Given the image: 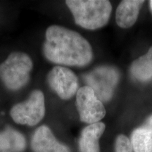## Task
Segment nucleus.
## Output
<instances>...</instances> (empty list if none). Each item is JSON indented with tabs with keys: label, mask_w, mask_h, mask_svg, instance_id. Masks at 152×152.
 Returning <instances> with one entry per match:
<instances>
[{
	"label": "nucleus",
	"mask_w": 152,
	"mask_h": 152,
	"mask_svg": "<svg viewBox=\"0 0 152 152\" xmlns=\"http://www.w3.org/2000/svg\"><path fill=\"white\" fill-rule=\"evenodd\" d=\"M44 54L54 64L71 66H86L93 57L92 47L85 38L58 26H52L47 30Z\"/></svg>",
	"instance_id": "f257e3e1"
},
{
	"label": "nucleus",
	"mask_w": 152,
	"mask_h": 152,
	"mask_svg": "<svg viewBox=\"0 0 152 152\" xmlns=\"http://www.w3.org/2000/svg\"><path fill=\"white\" fill-rule=\"evenodd\" d=\"M66 3L75 23L87 30L104 27L111 14V4L106 0H68Z\"/></svg>",
	"instance_id": "f03ea898"
},
{
	"label": "nucleus",
	"mask_w": 152,
	"mask_h": 152,
	"mask_svg": "<svg viewBox=\"0 0 152 152\" xmlns=\"http://www.w3.org/2000/svg\"><path fill=\"white\" fill-rule=\"evenodd\" d=\"M33 62L27 54L14 52L0 65V78L9 89L17 90L27 84Z\"/></svg>",
	"instance_id": "7ed1b4c3"
},
{
	"label": "nucleus",
	"mask_w": 152,
	"mask_h": 152,
	"mask_svg": "<svg viewBox=\"0 0 152 152\" xmlns=\"http://www.w3.org/2000/svg\"><path fill=\"white\" fill-rule=\"evenodd\" d=\"M45 96L40 90L32 92L26 102L15 105L11 110V116L16 123L34 126L45 116Z\"/></svg>",
	"instance_id": "20e7f679"
},
{
	"label": "nucleus",
	"mask_w": 152,
	"mask_h": 152,
	"mask_svg": "<svg viewBox=\"0 0 152 152\" xmlns=\"http://www.w3.org/2000/svg\"><path fill=\"white\" fill-rule=\"evenodd\" d=\"M76 106L83 122L93 124L103 119L106 109L102 101L88 86L80 88L76 93Z\"/></svg>",
	"instance_id": "39448f33"
},
{
	"label": "nucleus",
	"mask_w": 152,
	"mask_h": 152,
	"mask_svg": "<svg viewBox=\"0 0 152 152\" xmlns=\"http://www.w3.org/2000/svg\"><path fill=\"white\" fill-rule=\"evenodd\" d=\"M118 80V72L110 67L96 68L85 76V81L99 100L110 99Z\"/></svg>",
	"instance_id": "423d86ee"
},
{
	"label": "nucleus",
	"mask_w": 152,
	"mask_h": 152,
	"mask_svg": "<svg viewBox=\"0 0 152 152\" xmlns=\"http://www.w3.org/2000/svg\"><path fill=\"white\" fill-rule=\"evenodd\" d=\"M49 86L62 99H69L78 90V80L73 71L64 66H57L48 75Z\"/></svg>",
	"instance_id": "0eeeda50"
},
{
	"label": "nucleus",
	"mask_w": 152,
	"mask_h": 152,
	"mask_svg": "<svg viewBox=\"0 0 152 152\" xmlns=\"http://www.w3.org/2000/svg\"><path fill=\"white\" fill-rule=\"evenodd\" d=\"M31 146L34 152H70L68 148L58 142L52 130L45 125L36 130Z\"/></svg>",
	"instance_id": "6e6552de"
},
{
	"label": "nucleus",
	"mask_w": 152,
	"mask_h": 152,
	"mask_svg": "<svg viewBox=\"0 0 152 152\" xmlns=\"http://www.w3.org/2000/svg\"><path fill=\"white\" fill-rule=\"evenodd\" d=\"M105 129V124L102 122L90 124L83 129L78 142L80 151L100 152L99 140Z\"/></svg>",
	"instance_id": "1a4fd4ad"
},
{
	"label": "nucleus",
	"mask_w": 152,
	"mask_h": 152,
	"mask_svg": "<svg viewBox=\"0 0 152 152\" xmlns=\"http://www.w3.org/2000/svg\"><path fill=\"white\" fill-rule=\"evenodd\" d=\"M144 1L124 0L118 7L115 13V21L119 27L128 28L135 23L139 13Z\"/></svg>",
	"instance_id": "9d476101"
},
{
	"label": "nucleus",
	"mask_w": 152,
	"mask_h": 152,
	"mask_svg": "<svg viewBox=\"0 0 152 152\" xmlns=\"http://www.w3.org/2000/svg\"><path fill=\"white\" fill-rule=\"evenodd\" d=\"M130 140L134 152H152V115L133 130Z\"/></svg>",
	"instance_id": "9b49d317"
},
{
	"label": "nucleus",
	"mask_w": 152,
	"mask_h": 152,
	"mask_svg": "<svg viewBox=\"0 0 152 152\" xmlns=\"http://www.w3.org/2000/svg\"><path fill=\"white\" fill-rule=\"evenodd\" d=\"M26 147L23 134L8 128L0 132V152H21Z\"/></svg>",
	"instance_id": "f8f14e48"
},
{
	"label": "nucleus",
	"mask_w": 152,
	"mask_h": 152,
	"mask_svg": "<svg viewBox=\"0 0 152 152\" xmlns=\"http://www.w3.org/2000/svg\"><path fill=\"white\" fill-rule=\"evenodd\" d=\"M131 75L134 78L141 82L152 79V47L147 53L134 61L130 68Z\"/></svg>",
	"instance_id": "ddd939ff"
},
{
	"label": "nucleus",
	"mask_w": 152,
	"mask_h": 152,
	"mask_svg": "<svg viewBox=\"0 0 152 152\" xmlns=\"http://www.w3.org/2000/svg\"><path fill=\"white\" fill-rule=\"evenodd\" d=\"M115 152H134L130 140L124 134H119L115 142Z\"/></svg>",
	"instance_id": "4468645a"
},
{
	"label": "nucleus",
	"mask_w": 152,
	"mask_h": 152,
	"mask_svg": "<svg viewBox=\"0 0 152 152\" xmlns=\"http://www.w3.org/2000/svg\"><path fill=\"white\" fill-rule=\"evenodd\" d=\"M149 4H150V7H151V11H152V0H151V1H149Z\"/></svg>",
	"instance_id": "2eb2a0df"
}]
</instances>
